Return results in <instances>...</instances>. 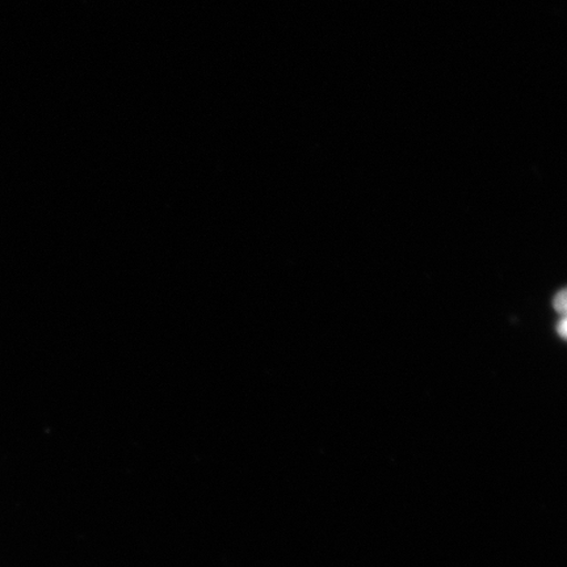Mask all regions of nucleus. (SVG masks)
<instances>
[{
    "mask_svg": "<svg viewBox=\"0 0 567 567\" xmlns=\"http://www.w3.org/2000/svg\"><path fill=\"white\" fill-rule=\"evenodd\" d=\"M566 319L564 318L561 322L558 323V334L561 336V338H566Z\"/></svg>",
    "mask_w": 567,
    "mask_h": 567,
    "instance_id": "obj_2",
    "label": "nucleus"
},
{
    "mask_svg": "<svg viewBox=\"0 0 567 567\" xmlns=\"http://www.w3.org/2000/svg\"><path fill=\"white\" fill-rule=\"evenodd\" d=\"M553 307L558 311V313H565L566 311V292L563 290V292H559L555 300H553Z\"/></svg>",
    "mask_w": 567,
    "mask_h": 567,
    "instance_id": "obj_1",
    "label": "nucleus"
}]
</instances>
